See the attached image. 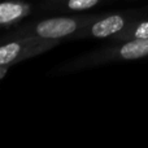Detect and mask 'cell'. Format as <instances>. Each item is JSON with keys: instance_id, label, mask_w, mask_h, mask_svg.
I'll return each mask as SVG.
<instances>
[{"instance_id": "cell-5", "label": "cell", "mask_w": 148, "mask_h": 148, "mask_svg": "<svg viewBox=\"0 0 148 148\" xmlns=\"http://www.w3.org/2000/svg\"><path fill=\"white\" fill-rule=\"evenodd\" d=\"M21 51V46L18 43H8L0 48V64H10Z\"/></svg>"}, {"instance_id": "cell-7", "label": "cell", "mask_w": 148, "mask_h": 148, "mask_svg": "<svg viewBox=\"0 0 148 148\" xmlns=\"http://www.w3.org/2000/svg\"><path fill=\"white\" fill-rule=\"evenodd\" d=\"M135 38H140V39H148V22H143L136 27L135 30Z\"/></svg>"}, {"instance_id": "cell-6", "label": "cell", "mask_w": 148, "mask_h": 148, "mask_svg": "<svg viewBox=\"0 0 148 148\" xmlns=\"http://www.w3.org/2000/svg\"><path fill=\"white\" fill-rule=\"evenodd\" d=\"M99 0H69L68 7L74 10H82V9H88V8L94 7L97 4Z\"/></svg>"}, {"instance_id": "cell-4", "label": "cell", "mask_w": 148, "mask_h": 148, "mask_svg": "<svg viewBox=\"0 0 148 148\" xmlns=\"http://www.w3.org/2000/svg\"><path fill=\"white\" fill-rule=\"evenodd\" d=\"M23 13V7L21 4L5 1L0 5V22L8 23L14 21L16 18L21 17Z\"/></svg>"}, {"instance_id": "cell-3", "label": "cell", "mask_w": 148, "mask_h": 148, "mask_svg": "<svg viewBox=\"0 0 148 148\" xmlns=\"http://www.w3.org/2000/svg\"><path fill=\"white\" fill-rule=\"evenodd\" d=\"M121 56L126 60H135L140 59L148 55V39L135 38V40H131L126 43L120 51Z\"/></svg>"}, {"instance_id": "cell-1", "label": "cell", "mask_w": 148, "mask_h": 148, "mask_svg": "<svg viewBox=\"0 0 148 148\" xmlns=\"http://www.w3.org/2000/svg\"><path fill=\"white\" fill-rule=\"evenodd\" d=\"M77 29V22L70 18H51L42 21L36 26V33L42 38H62Z\"/></svg>"}, {"instance_id": "cell-2", "label": "cell", "mask_w": 148, "mask_h": 148, "mask_svg": "<svg viewBox=\"0 0 148 148\" xmlns=\"http://www.w3.org/2000/svg\"><path fill=\"white\" fill-rule=\"evenodd\" d=\"M125 22L121 16H109L104 20L96 22L92 26V35L97 38H105L112 34H116L123 27Z\"/></svg>"}]
</instances>
